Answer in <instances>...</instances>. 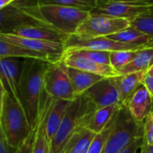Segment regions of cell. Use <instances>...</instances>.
<instances>
[{
    "label": "cell",
    "instance_id": "1",
    "mask_svg": "<svg viewBox=\"0 0 153 153\" xmlns=\"http://www.w3.org/2000/svg\"><path fill=\"white\" fill-rule=\"evenodd\" d=\"M49 62L24 58L19 86V99L30 124L34 127L46 92L44 90V76Z\"/></svg>",
    "mask_w": 153,
    "mask_h": 153
},
{
    "label": "cell",
    "instance_id": "2",
    "mask_svg": "<svg viewBox=\"0 0 153 153\" xmlns=\"http://www.w3.org/2000/svg\"><path fill=\"white\" fill-rule=\"evenodd\" d=\"M0 124L6 143L12 149H17L33 129L21 102L7 91L3 97Z\"/></svg>",
    "mask_w": 153,
    "mask_h": 153
},
{
    "label": "cell",
    "instance_id": "3",
    "mask_svg": "<svg viewBox=\"0 0 153 153\" xmlns=\"http://www.w3.org/2000/svg\"><path fill=\"white\" fill-rule=\"evenodd\" d=\"M96 110L83 96H78L71 101L65 117L49 143V153H61L69 140L80 129L85 127L89 116Z\"/></svg>",
    "mask_w": 153,
    "mask_h": 153
},
{
    "label": "cell",
    "instance_id": "4",
    "mask_svg": "<svg viewBox=\"0 0 153 153\" xmlns=\"http://www.w3.org/2000/svg\"><path fill=\"white\" fill-rule=\"evenodd\" d=\"M48 26L36 0H15L0 10V33H12L24 26Z\"/></svg>",
    "mask_w": 153,
    "mask_h": 153
},
{
    "label": "cell",
    "instance_id": "5",
    "mask_svg": "<svg viewBox=\"0 0 153 153\" xmlns=\"http://www.w3.org/2000/svg\"><path fill=\"white\" fill-rule=\"evenodd\" d=\"M143 136V125L137 122L126 107L117 114L114 128L105 144L102 153H120L137 138Z\"/></svg>",
    "mask_w": 153,
    "mask_h": 153
},
{
    "label": "cell",
    "instance_id": "6",
    "mask_svg": "<svg viewBox=\"0 0 153 153\" xmlns=\"http://www.w3.org/2000/svg\"><path fill=\"white\" fill-rule=\"evenodd\" d=\"M45 21L56 30L68 36L76 33L81 24L90 16V12L56 4L39 5Z\"/></svg>",
    "mask_w": 153,
    "mask_h": 153
},
{
    "label": "cell",
    "instance_id": "7",
    "mask_svg": "<svg viewBox=\"0 0 153 153\" xmlns=\"http://www.w3.org/2000/svg\"><path fill=\"white\" fill-rule=\"evenodd\" d=\"M44 90L53 99L67 101L75 100L67 66L62 60L49 63L44 76Z\"/></svg>",
    "mask_w": 153,
    "mask_h": 153
},
{
    "label": "cell",
    "instance_id": "8",
    "mask_svg": "<svg viewBox=\"0 0 153 153\" xmlns=\"http://www.w3.org/2000/svg\"><path fill=\"white\" fill-rule=\"evenodd\" d=\"M130 26V21L127 19L92 15L90 13V16L78 28L75 35L82 39L106 37L123 30Z\"/></svg>",
    "mask_w": 153,
    "mask_h": 153
},
{
    "label": "cell",
    "instance_id": "9",
    "mask_svg": "<svg viewBox=\"0 0 153 153\" xmlns=\"http://www.w3.org/2000/svg\"><path fill=\"white\" fill-rule=\"evenodd\" d=\"M153 6V0H116L98 2L90 13L133 20Z\"/></svg>",
    "mask_w": 153,
    "mask_h": 153
},
{
    "label": "cell",
    "instance_id": "10",
    "mask_svg": "<svg viewBox=\"0 0 153 153\" xmlns=\"http://www.w3.org/2000/svg\"><path fill=\"white\" fill-rule=\"evenodd\" d=\"M65 49L66 48H86L100 51H120V50H142L147 48L143 46L123 43L116 41L106 37H98L93 39H82L75 34L70 35L65 40Z\"/></svg>",
    "mask_w": 153,
    "mask_h": 153
},
{
    "label": "cell",
    "instance_id": "11",
    "mask_svg": "<svg viewBox=\"0 0 153 153\" xmlns=\"http://www.w3.org/2000/svg\"><path fill=\"white\" fill-rule=\"evenodd\" d=\"M0 39L27 49L42 53L49 57L51 63L62 60V56L65 52L64 44L59 42L24 38L10 33H0Z\"/></svg>",
    "mask_w": 153,
    "mask_h": 153
},
{
    "label": "cell",
    "instance_id": "12",
    "mask_svg": "<svg viewBox=\"0 0 153 153\" xmlns=\"http://www.w3.org/2000/svg\"><path fill=\"white\" fill-rule=\"evenodd\" d=\"M95 109L102 108L116 103H120L117 87L113 77L104 78L82 94Z\"/></svg>",
    "mask_w": 153,
    "mask_h": 153
},
{
    "label": "cell",
    "instance_id": "13",
    "mask_svg": "<svg viewBox=\"0 0 153 153\" xmlns=\"http://www.w3.org/2000/svg\"><path fill=\"white\" fill-rule=\"evenodd\" d=\"M22 66L23 58L0 59V79L4 91L12 94L19 101V86Z\"/></svg>",
    "mask_w": 153,
    "mask_h": 153
},
{
    "label": "cell",
    "instance_id": "14",
    "mask_svg": "<svg viewBox=\"0 0 153 153\" xmlns=\"http://www.w3.org/2000/svg\"><path fill=\"white\" fill-rule=\"evenodd\" d=\"M62 61L65 64L67 67H72L82 71L89 72L91 74L101 75L106 78L117 77L119 75L118 72L116 69H114L111 65L93 62L82 56L76 55L65 49L62 56Z\"/></svg>",
    "mask_w": 153,
    "mask_h": 153
},
{
    "label": "cell",
    "instance_id": "15",
    "mask_svg": "<svg viewBox=\"0 0 153 153\" xmlns=\"http://www.w3.org/2000/svg\"><path fill=\"white\" fill-rule=\"evenodd\" d=\"M132 117L139 123H143L152 110V98L146 87L142 83L123 103Z\"/></svg>",
    "mask_w": 153,
    "mask_h": 153
},
{
    "label": "cell",
    "instance_id": "16",
    "mask_svg": "<svg viewBox=\"0 0 153 153\" xmlns=\"http://www.w3.org/2000/svg\"><path fill=\"white\" fill-rule=\"evenodd\" d=\"M10 34L24 37V38H30V39H40V40H47V41H54V42H59L65 44V40L68 39V35L64 34L56 29L48 26H24L22 28H19L13 31Z\"/></svg>",
    "mask_w": 153,
    "mask_h": 153
},
{
    "label": "cell",
    "instance_id": "17",
    "mask_svg": "<svg viewBox=\"0 0 153 153\" xmlns=\"http://www.w3.org/2000/svg\"><path fill=\"white\" fill-rule=\"evenodd\" d=\"M52 100L53 98L49 97L46 93L39 109L38 120L35 124L36 135H35V143H34L32 153H49V142L48 141V138L46 136L45 122Z\"/></svg>",
    "mask_w": 153,
    "mask_h": 153
},
{
    "label": "cell",
    "instance_id": "18",
    "mask_svg": "<svg viewBox=\"0 0 153 153\" xmlns=\"http://www.w3.org/2000/svg\"><path fill=\"white\" fill-rule=\"evenodd\" d=\"M70 103L71 101L53 99L45 122L46 136L49 143L56 134Z\"/></svg>",
    "mask_w": 153,
    "mask_h": 153
},
{
    "label": "cell",
    "instance_id": "19",
    "mask_svg": "<svg viewBox=\"0 0 153 153\" xmlns=\"http://www.w3.org/2000/svg\"><path fill=\"white\" fill-rule=\"evenodd\" d=\"M121 107V103H116L94 110L90 114L85 128L93 132L96 134L100 133L110 123V121L116 116Z\"/></svg>",
    "mask_w": 153,
    "mask_h": 153
},
{
    "label": "cell",
    "instance_id": "20",
    "mask_svg": "<svg viewBox=\"0 0 153 153\" xmlns=\"http://www.w3.org/2000/svg\"><path fill=\"white\" fill-rule=\"evenodd\" d=\"M147 71L143 70L113 77L119 92L121 104H123L129 98V96L143 83Z\"/></svg>",
    "mask_w": 153,
    "mask_h": 153
},
{
    "label": "cell",
    "instance_id": "21",
    "mask_svg": "<svg viewBox=\"0 0 153 153\" xmlns=\"http://www.w3.org/2000/svg\"><path fill=\"white\" fill-rule=\"evenodd\" d=\"M67 71L75 97L82 95L91 86L106 78L101 75L72 67H67Z\"/></svg>",
    "mask_w": 153,
    "mask_h": 153
},
{
    "label": "cell",
    "instance_id": "22",
    "mask_svg": "<svg viewBox=\"0 0 153 153\" xmlns=\"http://www.w3.org/2000/svg\"><path fill=\"white\" fill-rule=\"evenodd\" d=\"M2 58H36L51 63L49 57L42 53L27 49L0 39V59Z\"/></svg>",
    "mask_w": 153,
    "mask_h": 153
},
{
    "label": "cell",
    "instance_id": "23",
    "mask_svg": "<svg viewBox=\"0 0 153 153\" xmlns=\"http://www.w3.org/2000/svg\"><path fill=\"white\" fill-rule=\"evenodd\" d=\"M106 38L123 43L143 46L147 48H153L152 39L148 35L131 26L118 32L106 36Z\"/></svg>",
    "mask_w": 153,
    "mask_h": 153
},
{
    "label": "cell",
    "instance_id": "24",
    "mask_svg": "<svg viewBox=\"0 0 153 153\" xmlns=\"http://www.w3.org/2000/svg\"><path fill=\"white\" fill-rule=\"evenodd\" d=\"M96 134L83 127L69 140L61 153H87Z\"/></svg>",
    "mask_w": 153,
    "mask_h": 153
},
{
    "label": "cell",
    "instance_id": "25",
    "mask_svg": "<svg viewBox=\"0 0 153 153\" xmlns=\"http://www.w3.org/2000/svg\"><path fill=\"white\" fill-rule=\"evenodd\" d=\"M153 65V48H144L139 51L137 56L133 62L117 70L119 75L126 74L130 73L148 70Z\"/></svg>",
    "mask_w": 153,
    "mask_h": 153
},
{
    "label": "cell",
    "instance_id": "26",
    "mask_svg": "<svg viewBox=\"0 0 153 153\" xmlns=\"http://www.w3.org/2000/svg\"><path fill=\"white\" fill-rule=\"evenodd\" d=\"M131 27L145 33L153 41V6L130 21Z\"/></svg>",
    "mask_w": 153,
    "mask_h": 153
},
{
    "label": "cell",
    "instance_id": "27",
    "mask_svg": "<svg viewBox=\"0 0 153 153\" xmlns=\"http://www.w3.org/2000/svg\"><path fill=\"white\" fill-rule=\"evenodd\" d=\"M39 5L56 4L62 6L74 7L91 12L98 5L97 0H36Z\"/></svg>",
    "mask_w": 153,
    "mask_h": 153
},
{
    "label": "cell",
    "instance_id": "28",
    "mask_svg": "<svg viewBox=\"0 0 153 153\" xmlns=\"http://www.w3.org/2000/svg\"><path fill=\"white\" fill-rule=\"evenodd\" d=\"M117 114L116 116L112 118V120L110 121V123L107 126L106 128H104L100 133L97 134L95 135V137L93 138L87 153H102L103 149L105 147V144L114 128L115 126V122H116V118H117Z\"/></svg>",
    "mask_w": 153,
    "mask_h": 153
},
{
    "label": "cell",
    "instance_id": "29",
    "mask_svg": "<svg viewBox=\"0 0 153 153\" xmlns=\"http://www.w3.org/2000/svg\"><path fill=\"white\" fill-rule=\"evenodd\" d=\"M140 50H120L110 52V65L117 71L134 60Z\"/></svg>",
    "mask_w": 153,
    "mask_h": 153
},
{
    "label": "cell",
    "instance_id": "30",
    "mask_svg": "<svg viewBox=\"0 0 153 153\" xmlns=\"http://www.w3.org/2000/svg\"><path fill=\"white\" fill-rule=\"evenodd\" d=\"M65 50H68L79 56H82L93 62L110 65L109 51H100V50H92V49H86V48H66Z\"/></svg>",
    "mask_w": 153,
    "mask_h": 153
},
{
    "label": "cell",
    "instance_id": "31",
    "mask_svg": "<svg viewBox=\"0 0 153 153\" xmlns=\"http://www.w3.org/2000/svg\"><path fill=\"white\" fill-rule=\"evenodd\" d=\"M143 143L153 144V109L146 117L143 123Z\"/></svg>",
    "mask_w": 153,
    "mask_h": 153
},
{
    "label": "cell",
    "instance_id": "32",
    "mask_svg": "<svg viewBox=\"0 0 153 153\" xmlns=\"http://www.w3.org/2000/svg\"><path fill=\"white\" fill-rule=\"evenodd\" d=\"M35 135H36V126H34L29 136L23 141V143L17 149H14V152L13 153H32L34 143H35Z\"/></svg>",
    "mask_w": 153,
    "mask_h": 153
},
{
    "label": "cell",
    "instance_id": "33",
    "mask_svg": "<svg viewBox=\"0 0 153 153\" xmlns=\"http://www.w3.org/2000/svg\"><path fill=\"white\" fill-rule=\"evenodd\" d=\"M143 144V136H141L134 140L132 143H130L125 150H123L120 153H137L138 150L142 148Z\"/></svg>",
    "mask_w": 153,
    "mask_h": 153
},
{
    "label": "cell",
    "instance_id": "34",
    "mask_svg": "<svg viewBox=\"0 0 153 153\" xmlns=\"http://www.w3.org/2000/svg\"><path fill=\"white\" fill-rule=\"evenodd\" d=\"M11 150H12V148H10L6 143L1 124H0V153H12Z\"/></svg>",
    "mask_w": 153,
    "mask_h": 153
},
{
    "label": "cell",
    "instance_id": "35",
    "mask_svg": "<svg viewBox=\"0 0 153 153\" xmlns=\"http://www.w3.org/2000/svg\"><path fill=\"white\" fill-rule=\"evenodd\" d=\"M143 84L146 87L147 91H149L150 95L153 99V75L146 74V76L143 81Z\"/></svg>",
    "mask_w": 153,
    "mask_h": 153
},
{
    "label": "cell",
    "instance_id": "36",
    "mask_svg": "<svg viewBox=\"0 0 153 153\" xmlns=\"http://www.w3.org/2000/svg\"><path fill=\"white\" fill-rule=\"evenodd\" d=\"M142 153H153V144L147 145L143 143L142 145Z\"/></svg>",
    "mask_w": 153,
    "mask_h": 153
},
{
    "label": "cell",
    "instance_id": "37",
    "mask_svg": "<svg viewBox=\"0 0 153 153\" xmlns=\"http://www.w3.org/2000/svg\"><path fill=\"white\" fill-rule=\"evenodd\" d=\"M4 93V89L3 83H2L1 79H0V112H1V108H2V101H3Z\"/></svg>",
    "mask_w": 153,
    "mask_h": 153
},
{
    "label": "cell",
    "instance_id": "38",
    "mask_svg": "<svg viewBox=\"0 0 153 153\" xmlns=\"http://www.w3.org/2000/svg\"><path fill=\"white\" fill-rule=\"evenodd\" d=\"M12 2V0H0V10L4 7H5L7 4H9Z\"/></svg>",
    "mask_w": 153,
    "mask_h": 153
},
{
    "label": "cell",
    "instance_id": "39",
    "mask_svg": "<svg viewBox=\"0 0 153 153\" xmlns=\"http://www.w3.org/2000/svg\"><path fill=\"white\" fill-rule=\"evenodd\" d=\"M147 74L148 75H153V65L147 70Z\"/></svg>",
    "mask_w": 153,
    "mask_h": 153
},
{
    "label": "cell",
    "instance_id": "40",
    "mask_svg": "<svg viewBox=\"0 0 153 153\" xmlns=\"http://www.w3.org/2000/svg\"><path fill=\"white\" fill-rule=\"evenodd\" d=\"M98 2H106V1H116V0H97Z\"/></svg>",
    "mask_w": 153,
    "mask_h": 153
}]
</instances>
